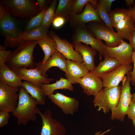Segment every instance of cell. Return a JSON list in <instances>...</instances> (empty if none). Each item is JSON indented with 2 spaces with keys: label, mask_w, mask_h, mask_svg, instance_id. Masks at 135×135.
Returning a JSON list of instances; mask_svg holds the SVG:
<instances>
[{
  "label": "cell",
  "mask_w": 135,
  "mask_h": 135,
  "mask_svg": "<svg viewBox=\"0 0 135 135\" xmlns=\"http://www.w3.org/2000/svg\"><path fill=\"white\" fill-rule=\"evenodd\" d=\"M37 41H26L20 42L17 48L12 52L6 64L12 70L21 68H34L36 63L34 60L33 52Z\"/></svg>",
  "instance_id": "cell-1"
},
{
  "label": "cell",
  "mask_w": 135,
  "mask_h": 135,
  "mask_svg": "<svg viewBox=\"0 0 135 135\" xmlns=\"http://www.w3.org/2000/svg\"><path fill=\"white\" fill-rule=\"evenodd\" d=\"M18 105L12 113L16 118L18 125H26L30 121H35L39 108L37 100L30 96L22 86L19 88Z\"/></svg>",
  "instance_id": "cell-2"
},
{
  "label": "cell",
  "mask_w": 135,
  "mask_h": 135,
  "mask_svg": "<svg viewBox=\"0 0 135 135\" xmlns=\"http://www.w3.org/2000/svg\"><path fill=\"white\" fill-rule=\"evenodd\" d=\"M109 14L117 32L123 38L130 41L132 33L135 28L130 7L116 8L111 10Z\"/></svg>",
  "instance_id": "cell-3"
},
{
  "label": "cell",
  "mask_w": 135,
  "mask_h": 135,
  "mask_svg": "<svg viewBox=\"0 0 135 135\" xmlns=\"http://www.w3.org/2000/svg\"><path fill=\"white\" fill-rule=\"evenodd\" d=\"M0 3V5L15 16L33 18L40 12L34 0H2Z\"/></svg>",
  "instance_id": "cell-4"
},
{
  "label": "cell",
  "mask_w": 135,
  "mask_h": 135,
  "mask_svg": "<svg viewBox=\"0 0 135 135\" xmlns=\"http://www.w3.org/2000/svg\"><path fill=\"white\" fill-rule=\"evenodd\" d=\"M0 24L1 34L5 38L4 46L10 48L18 47L21 42L22 32L20 30L14 19L6 10L4 15L0 18Z\"/></svg>",
  "instance_id": "cell-5"
},
{
  "label": "cell",
  "mask_w": 135,
  "mask_h": 135,
  "mask_svg": "<svg viewBox=\"0 0 135 135\" xmlns=\"http://www.w3.org/2000/svg\"><path fill=\"white\" fill-rule=\"evenodd\" d=\"M121 90L120 86L104 88L94 96L92 102L94 106L98 107L97 110L102 109L104 113L106 114L117 106Z\"/></svg>",
  "instance_id": "cell-6"
},
{
  "label": "cell",
  "mask_w": 135,
  "mask_h": 135,
  "mask_svg": "<svg viewBox=\"0 0 135 135\" xmlns=\"http://www.w3.org/2000/svg\"><path fill=\"white\" fill-rule=\"evenodd\" d=\"M130 72L125 76L122 81L121 92L118 104L114 108L111 110V119L112 120L116 119L122 121L124 120L125 116L126 114L132 97L130 84Z\"/></svg>",
  "instance_id": "cell-7"
},
{
  "label": "cell",
  "mask_w": 135,
  "mask_h": 135,
  "mask_svg": "<svg viewBox=\"0 0 135 135\" xmlns=\"http://www.w3.org/2000/svg\"><path fill=\"white\" fill-rule=\"evenodd\" d=\"M85 26L96 38L105 41L107 47L114 48L117 46L124 39L117 32L111 31L104 24L99 22H91Z\"/></svg>",
  "instance_id": "cell-8"
},
{
  "label": "cell",
  "mask_w": 135,
  "mask_h": 135,
  "mask_svg": "<svg viewBox=\"0 0 135 135\" xmlns=\"http://www.w3.org/2000/svg\"><path fill=\"white\" fill-rule=\"evenodd\" d=\"M72 35V44L80 42L91 46V48L99 52V58L101 61L107 46L102 40L96 38L85 25L78 26L74 28Z\"/></svg>",
  "instance_id": "cell-9"
},
{
  "label": "cell",
  "mask_w": 135,
  "mask_h": 135,
  "mask_svg": "<svg viewBox=\"0 0 135 135\" xmlns=\"http://www.w3.org/2000/svg\"><path fill=\"white\" fill-rule=\"evenodd\" d=\"M19 90L0 82V111L13 112L18 104Z\"/></svg>",
  "instance_id": "cell-10"
},
{
  "label": "cell",
  "mask_w": 135,
  "mask_h": 135,
  "mask_svg": "<svg viewBox=\"0 0 135 135\" xmlns=\"http://www.w3.org/2000/svg\"><path fill=\"white\" fill-rule=\"evenodd\" d=\"M38 114L42 120L40 135H65L66 129L59 121L53 118L52 112L48 109L44 113L39 110Z\"/></svg>",
  "instance_id": "cell-11"
},
{
  "label": "cell",
  "mask_w": 135,
  "mask_h": 135,
  "mask_svg": "<svg viewBox=\"0 0 135 135\" xmlns=\"http://www.w3.org/2000/svg\"><path fill=\"white\" fill-rule=\"evenodd\" d=\"M68 21L71 26L74 28L78 26L85 25L92 21L104 24L96 10L92 7L89 2L86 4L83 11L80 14H77L71 12L68 16Z\"/></svg>",
  "instance_id": "cell-12"
},
{
  "label": "cell",
  "mask_w": 135,
  "mask_h": 135,
  "mask_svg": "<svg viewBox=\"0 0 135 135\" xmlns=\"http://www.w3.org/2000/svg\"><path fill=\"white\" fill-rule=\"evenodd\" d=\"M133 50L131 45L122 40L120 44L114 48L107 46L104 54L115 59L120 64H129L132 62Z\"/></svg>",
  "instance_id": "cell-13"
},
{
  "label": "cell",
  "mask_w": 135,
  "mask_h": 135,
  "mask_svg": "<svg viewBox=\"0 0 135 135\" xmlns=\"http://www.w3.org/2000/svg\"><path fill=\"white\" fill-rule=\"evenodd\" d=\"M49 36L55 41L57 50L60 52L67 60L80 62H83L82 58L78 51L75 50L74 46L66 39L60 38L54 30H51Z\"/></svg>",
  "instance_id": "cell-14"
},
{
  "label": "cell",
  "mask_w": 135,
  "mask_h": 135,
  "mask_svg": "<svg viewBox=\"0 0 135 135\" xmlns=\"http://www.w3.org/2000/svg\"><path fill=\"white\" fill-rule=\"evenodd\" d=\"M132 69L130 64H121L112 71L105 74L100 77L103 82L104 88L117 86L126 75Z\"/></svg>",
  "instance_id": "cell-15"
},
{
  "label": "cell",
  "mask_w": 135,
  "mask_h": 135,
  "mask_svg": "<svg viewBox=\"0 0 135 135\" xmlns=\"http://www.w3.org/2000/svg\"><path fill=\"white\" fill-rule=\"evenodd\" d=\"M83 90V92L88 96H94L103 87L101 78L97 76L93 71H89L78 81Z\"/></svg>",
  "instance_id": "cell-16"
},
{
  "label": "cell",
  "mask_w": 135,
  "mask_h": 135,
  "mask_svg": "<svg viewBox=\"0 0 135 135\" xmlns=\"http://www.w3.org/2000/svg\"><path fill=\"white\" fill-rule=\"evenodd\" d=\"M48 97L54 104L62 109L65 114L72 115L78 111L79 102L74 98L56 92L55 94L53 93L48 96Z\"/></svg>",
  "instance_id": "cell-17"
},
{
  "label": "cell",
  "mask_w": 135,
  "mask_h": 135,
  "mask_svg": "<svg viewBox=\"0 0 135 135\" xmlns=\"http://www.w3.org/2000/svg\"><path fill=\"white\" fill-rule=\"evenodd\" d=\"M22 80L27 81L39 88L42 84H49L50 81L54 80L52 78H48L43 76L40 72L36 68L29 69L21 68L12 70Z\"/></svg>",
  "instance_id": "cell-18"
},
{
  "label": "cell",
  "mask_w": 135,
  "mask_h": 135,
  "mask_svg": "<svg viewBox=\"0 0 135 135\" xmlns=\"http://www.w3.org/2000/svg\"><path fill=\"white\" fill-rule=\"evenodd\" d=\"M66 60L59 52L56 50L50 58L44 63L40 61L36 63V68L41 72L42 75L48 78L47 71L52 67H57L65 73L66 72Z\"/></svg>",
  "instance_id": "cell-19"
},
{
  "label": "cell",
  "mask_w": 135,
  "mask_h": 135,
  "mask_svg": "<svg viewBox=\"0 0 135 135\" xmlns=\"http://www.w3.org/2000/svg\"><path fill=\"white\" fill-rule=\"evenodd\" d=\"M89 71L83 62L66 60V72L65 76L72 84L78 83V80Z\"/></svg>",
  "instance_id": "cell-20"
},
{
  "label": "cell",
  "mask_w": 135,
  "mask_h": 135,
  "mask_svg": "<svg viewBox=\"0 0 135 135\" xmlns=\"http://www.w3.org/2000/svg\"><path fill=\"white\" fill-rule=\"evenodd\" d=\"M76 50L78 52L81 56L83 62L89 71H93L96 66L94 64L95 56L97 51L88 45L78 42L72 44Z\"/></svg>",
  "instance_id": "cell-21"
},
{
  "label": "cell",
  "mask_w": 135,
  "mask_h": 135,
  "mask_svg": "<svg viewBox=\"0 0 135 135\" xmlns=\"http://www.w3.org/2000/svg\"><path fill=\"white\" fill-rule=\"evenodd\" d=\"M19 76L6 65L0 67V82L13 87L19 88L23 82Z\"/></svg>",
  "instance_id": "cell-22"
},
{
  "label": "cell",
  "mask_w": 135,
  "mask_h": 135,
  "mask_svg": "<svg viewBox=\"0 0 135 135\" xmlns=\"http://www.w3.org/2000/svg\"><path fill=\"white\" fill-rule=\"evenodd\" d=\"M38 44L43 51L44 56L41 62L44 63L48 60L57 50L55 41L47 34L37 41Z\"/></svg>",
  "instance_id": "cell-23"
},
{
  "label": "cell",
  "mask_w": 135,
  "mask_h": 135,
  "mask_svg": "<svg viewBox=\"0 0 135 135\" xmlns=\"http://www.w3.org/2000/svg\"><path fill=\"white\" fill-rule=\"evenodd\" d=\"M103 56L104 60L100 61L93 71L98 76L100 77L104 74L113 70L120 65L115 59L109 57L105 54Z\"/></svg>",
  "instance_id": "cell-24"
},
{
  "label": "cell",
  "mask_w": 135,
  "mask_h": 135,
  "mask_svg": "<svg viewBox=\"0 0 135 135\" xmlns=\"http://www.w3.org/2000/svg\"><path fill=\"white\" fill-rule=\"evenodd\" d=\"M40 88L43 90L46 95L48 96L53 94L54 91L56 90L65 89L73 91L74 89L72 84L68 80L62 77L54 83L41 84Z\"/></svg>",
  "instance_id": "cell-25"
},
{
  "label": "cell",
  "mask_w": 135,
  "mask_h": 135,
  "mask_svg": "<svg viewBox=\"0 0 135 135\" xmlns=\"http://www.w3.org/2000/svg\"><path fill=\"white\" fill-rule=\"evenodd\" d=\"M48 28L47 27L41 25L30 30L23 32L20 42L26 41H38L47 34Z\"/></svg>",
  "instance_id": "cell-26"
},
{
  "label": "cell",
  "mask_w": 135,
  "mask_h": 135,
  "mask_svg": "<svg viewBox=\"0 0 135 135\" xmlns=\"http://www.w3.org/2000/svg\"><path fill=\"white\" fill-rule=\"evenodd\" d=\"M22 86L32 98L37 100L38 104L44 105V104L46 96L42 89L37 88L29 82L26 81L23 82Z\"/></svg>",
  "instance_id": "cell-27"
},
{
  "label": "cell",
  "mask_w": 135,
  "mask_h": 135,
  "mask_svg": "<svg viewBox=\"0 0 135 135\" xmlns=\"http://www.w3.org/2000/svg\"><path fill=\"white\" fill-rule=\"evenodd\" d=\"M75 0H60L54 13V18L58 16L65 18L67 21L71 12L72 5Z\"/></svg>",
  "instance_id": "cell-28"
},
{
  "label": "cell",
  "mask_w": 135,
  "mask_h": 135,
  "mask_svg": "<svg viewBox=\"0 0 135 135\" xmlns=\"http://www.w3.org/2000/svg\"><path fill=\"white\" fill-rule=\"evenodd\" d=\"M58 1L57 0H53L50 6L47 9L44 14L42 25L49 28L52 23L54 18Z\"/></svg>",
  "instance_id": "cell-29"
},
{
  "label": "cell",
  "mask_w": 135,
  "mask_h": 135,
  "mask_svg": "<svg viewBox=\"0 0 135 135\" xmlns=\"http://www.w3.org/2000/svg\"><path fill=\"white\" fill-rule=\"evenodd\" d=\"M98 16L105 26L111 31L114 32L110 15L100 4L97 3L96 9Z\"/></svg>",
  "instance_id": "cell-30"
},
{
  "label": "cell",
  "mask_w": 135,
  "mask_h": 135,
  "mask_svg": "<svg viewBox=\"0 0 135 135\" xmlns=\"http://www.w3.org/2000/svg\"><path fill=\"white\" fill-rule=\"evenodd\" d=\"M47 9L46 7L37 15L32 18L27 24L26 31L30 30L42 24Z\"/></svg>",
  "instance_id": "cell-31"
},
{
  "label": "cell",
  "mask_w": 135,
  "mask_h": 135,
  "mask_svg": "<svg viewBox=\"0 0 135 135\" xmlns=\"http://www.w3.org/2000/svg\"><path fill=\"white\" fill-rule=\"evenodd\" d=\"M90 0H75L71 8L72 12L77 14L81 13L83 8Z\"/></svg>",
  "instance_id": "cell-32"
},
{
  "label": "cell",
  "mask_w": 135,
  "mask_h": 135,
  "mask_svg": "<svg viewBox=\"0 0 135 135\" xmlns=\"http://www.w3.org/2000/svg\"><path fill=\"white\" fill-rule=\"evenodd\" d=\"M11 50H6V46L0 45V67L6 64V61L11 54Z\"/></svg>",
  "instance_id": "cell-33"
},
{
  "label": "cell",
  "mask_w": 135,
  "mask_h": 135,
  "mask_svg": "<svg viewBox=\"0 0 135 135\" xmlns=\"http://www.w3.org/2000/svg\"><path fill=\"white\" fill-rule=\"evenodd\" d=\"M10 116V113L4 111H0V127H3L8 124Z\"/></svg>",
  "instance_id": "cell-34"
},
{
  "label": "cell",
  "mask_w": 135,
  "mask_h": 135,
  "mask_svg": "<svg viewBox=\"0 0 135 135\" xmlns=\"http://www.w3.org/2000/svg\"><path fill=\"white\" fill-rule=\"evenodd\" d=\"M67 22L66 20L64 18L58 16L54 18L52 24L54 27L56 28H58L61 27Z\"/></svg>",
  "instance_id": "cell-35"
},
{
  "label": "cell",
  "mask_w": 135,
  "mask_h": 135,
  "mask_svg": "<svg viewBox=\"0 0 135 135\" xmlns=\"http://www.w3.org/2000/svg\"><path fill=\"white\" fill-rule=\"evenodd\" d=\"M115 0H98V3L108 13L111 11V8L112 2Z\"/></svg>",
  "instance_id": "cell-36"
},
{
  "label": "cell",
  "mask_w": 135,
  "mask_h": 135,
  "mask_svg": "<svg viewBox=\"0 0 135 135\" xmlns=\"http://www.w3.org/2000/svg\"><path fill=\"white\" fill-rule=\"evenodd\" d=\"M126 114L128 118L130 120L135 118V102L131 101L128 107Z\"/></svg>",
  "instance_id": "cell-37"
},
{
  "label": "cell",
  "mask_w": 135,
  "mask_h": 135,
  "mask_svg": "<svg viewBox=\"0 0 135 135\" xmlns=\"http://www.w3.org/2000/svg\"><path fill=\"white\" fill-rule=\"evenodd\" d=\"M132 61L133 64V67L132 71L130 72V82L132 86H135V51L133 52Z\"/></svg>",
  "instance_id": "cell-38"
},
{
  "label": "cell",
  "mask_w": 135,
  "mask_h": 135,
  "mask_svg": "<svg viewBox=\"0 0 135 135\" xmlns=\"http://www.w3.org/2000/svg\"><path fill=\"white\" fill-rule=\"evenodd\" d=\"M129 41V43L132 46L133 50L135 51V28L132 33L131 38Z\"/></svg>",
  "instance_id": "cell-39"
},
{
  "label": "cell",
  "mask_w": 135,
  "mask_h": 135,
  "mask_svg": "<svg viewBox=\"0 0 135 135\" xmlns=\"http://www.w3.org/2000/svg\"><path fill=\"white\" fill-rule=\"evenodd\" d=\"M39 8L40 10L41 11L43 10L46 7H45V4L46 1L45 0H37Z\"/></svg>",
  "instance_id": "cell-40"
},
{
  "label": "cell",
  "mask_w": 135,
  "mask_h": 135,
  "mask_svg": "<svg viewBox=\"0 0 135 135\" xmlns=\"http://www.w3.org/2000/svg\"><path fill=\"white\" fill-rule=\"evenodd\" d=\"M131 12L134 20V25L135 27V3L133 6V7L130 6Z\"/></svg>",
  "instance_id": "cell-41"
},
{
  "label": "cell",
  "mask_w": 135,
  "mask_h": 135,
  "mask_svg": "<svg viewBox=\"0 0 135 135\" xmlns=\"http://www.w3.org/2000/svg\"><path fill=\"white\" fill-rule=\"evenodd\" d=\"M89 2L92 7L96 10L97 6L98 0H90Z\"/></svg>",
  "instance_id": "cell-42"
},
{
  "label": "cell",
  "mask_w": 135,
  "mask_h": 135,
  "mask_svg": "<svg viewBox=\"0 0 135 135\" xmlns=\"http://www.w3.org/2000/svg\"><path fill=\"white\" fill-rule=\"evenodd\" d=\"M125 1L127 6H130L131 5H133L135 3L134 0H125Z\"/></svg>",
  "instance_id": "cell-43"
},
{
  "label": "cell",
  "mask_w": 135,
  "mask_h": 135,
  "mask_svg": "<svg viewBox=\"0 0 135 135\" xmlns=\"http://www.w3.org/2000/svg\"><path fill=\"white\" fill-rule=\"evenodd\" d=\"M110 129H109L106 131L102 132L101 131H100L98 132H96L95 134L94 135H103L106 132H109L110 130Z\"/></svg>",
  "instance_id": "cell-44"
},
{
  "label": "cell",
  "mask_w": 135,
  "mask_h": 135,
  "mask_svg": "<svg viewBox=\"0 0 135 135\" xmlns=\"http://www.w3.org/2000/svg\"><path fill=\"white\" fill-rule=\"evenodd\" d=\"M132 101L135 102V93L132 94Z\"/></svg>",
  "instance_id": "cell-45"
},
{
  "label": "cell",
  "mask_w": 135,
  "mask_h": 135,
  "mask_svg": "<svg viewBox=\"0 0 135 135\" xmlns=\"http://www.w3.org/2000/svg\"><path fill=\"white\" fill-rule=\"evenodd\" d=\"M132 123L133 125L135 127V118H133L132 120Z\"/></svg>",
  "instance_id": "cell-46"
}]
</instances>
